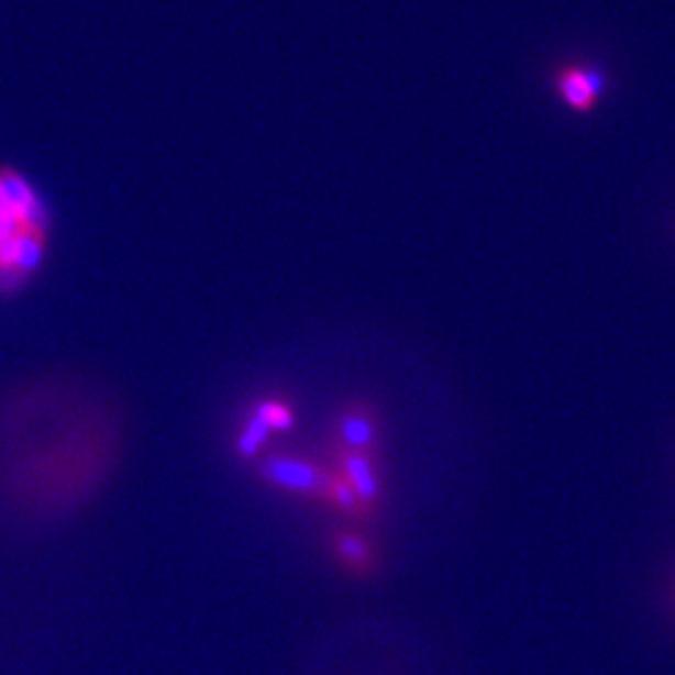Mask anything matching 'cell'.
I'll list each match as a JSON object with an SVG mask.
<instances>
[{
	"mask_svg": "<svg viewBox=\"0 0 675 675\" xmlns=\"http://www.w3.org/2000/svg\"><path fill=\"white\" fill-rule=\"evenodd\" d=\"M261 475L276 488L309 497L316 501H327L331 495L333 473L298 457L272 455L261 464Z\"/></svg>",
	"mask_w": 675,
	"mask_h": 675,
	"instance_id": "1",
	"label": "cell"
},
{
	"mask_svg": "<svg viewBox=\"0 0 675 675\" xmlns=\"http://www.w3.org/2000/svg\"><path fill=\"white\" fill-rule=\"evenodd\" d=\"M338 473L356 493L361 506L372 518L383 501V475L374 453L345 451L338 446Z\"/></svg>",
	"mask_w": 675,
	"mask_h": 675,
	"instance_id": "2",
	"label": "cell"
},
{
	"mask_svg": "<svg viewBox=\"0 0 675 675\" xmlns=\"http://www.w3.org/2000/svg\"><path fill=\"white\" fill-rule=\"evenodd\" d=\"M606 73L595 66H564L555 73L557 97L577 114L593 112L606 92Z\"/></svg>",
	"mask_w": 675,
	"mask_h": 675,
	"instance_id": "3",
	"label": "cell"
},
{
	"mask_svg": "<svg viewBox=\"0 0 675 675\" xmlns=\"http://www.w3.org/2000/svg\"><path fill=\"white\" fill-rule=\"evenodd\" d=\"M335 433H338L339 449L378 455L380 420L372 405L350 402L347 407H343L338 416Z\"/></svg>",
	"mask_w": 675,
	"mask_h": 675,
	"instance_id": "4",
	"label": "cell"
},
{
	"mask_svg": "<svg viewBox=\"0 0 675 675\" xmlns=\"http://www.w3.org/2000/svg\"><path fill=\"white\" fill-rule=\"evenodd\" d=\"M333 551L339 562L356 575H369L376 571L374 546L356 531H339L333 538Z\"/></svg>",
	"mask_w": 675,
	"mask_h": 675,
	"instance_id": "5",
	"label": "cell"
},
{
	"mask_svg": "<svg viewBox=\"0 0 675 675\" xmlns=\"http://www.w3.org/2000/svg\"><path fill=\"white\" fill-rule=\"evenodd\" d=\"M329 504L338 507L339 511H343L350 518H356V520H367L369 518L365 507L361 506L356 493L350 488V484L339 475L338 471L333 473V479H331Z\"/></svg>",
	"mask_w": 675,
	"mask_h": 675,
	"instance_id": "6",
	"label": "cell"
},
{
	"mask_svg": "<svg viewBox=\"0 0 675 675\" xmlns=\"http://www.w3.org/2000/svg\"><path fill=\"white\" fill-rule=\"evenodd\" d=\"M269 433H272V429L265 424V420L258 413H254L252 420L247 422L243 435L239 438V453L243 457H254L267 444Z\"/></svg>",
	"mask_w": 675,
	"mask_h": 675,
	"instance_id": "7",
	"label": "cell"
},
{
	"mask_svg": "<svg viewBox=\"0 0 675 675\" xmlns=\"http://www.w3.org/2000/svg\"><path fill=\"white\" fill-rule=\"evenodd\" d=\"M256 413L265 420V424L272 431H289L296 422V416L291 411L289 405L280 402V400H265L258 405Z\"/></svg>",
	"mask_w": 675,
	"mask_h": 675,
	"instance_id": "8",
	"label": "cell"
}]
</instances>
